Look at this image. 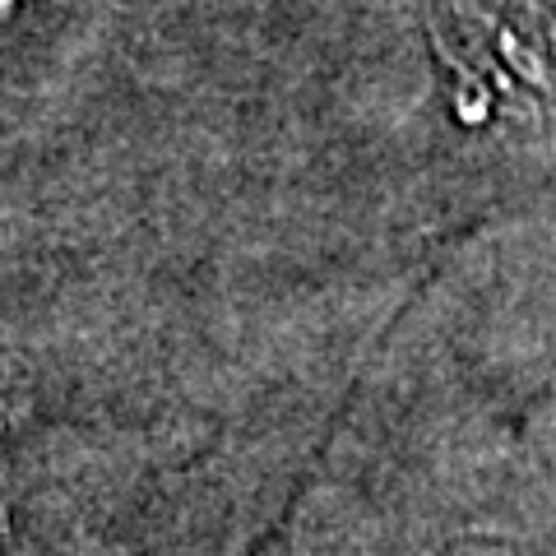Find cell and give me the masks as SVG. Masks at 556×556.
I'll use <instances>...</instances> for the list:
<instances>
[{
    "instance_id": "6da1fadb",
    "label": "cell",
    "mask_w": 556,
    "mask_h": 556,
    "mask_svg": "<svg viewBox=\"0 0 556 556\" xmlns=\"http://www.w3.org/2000/svg\"><path fill=\"white\" fill-rule=\"evenodd\" d=\"M362 265L112 116L0 126V556H20L38 450L98 394L329 353Z\"/></svg>"
}]
</instances>
